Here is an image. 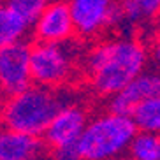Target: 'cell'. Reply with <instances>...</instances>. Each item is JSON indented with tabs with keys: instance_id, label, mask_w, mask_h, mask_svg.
Wrapping results in <instances>:
<instances>
[{
	"instance_id": "3",
	"label": "cell",
	"mask_w": 160,
	"mask_h": 160,
	"mask_svg": "<svg viewBox=\"0 0 160 160\" xmlns=\"http://www.w3.org/2000/svg\"><path fill=\"white\" fill-rule=\"evenodd\" d=\"M139 127L132 114L108 111L88 120L78 139V153L85 160H109L128 153Z\"/></svg>"
},
{
	"instance_id": "5",
	"label": "cell",
	"mask_w": 160,
	"mask_h": 160,
	"mask_svg": "<svg viewBox=\"0 0 160 160\" xmlns=\"http://www.w3.org/2000/svg\"><path fill=\"white\" fill-rule=\"evenodd\" d=\"M76 33L83 39L97 37L109 27L122 25L120 0H67Z\"/></svg>"
},
{
	"instance_id": "15",
	"label": "cell",
	"mask_w": 160,
	"mask_h": 160,
	"mask_svg": "<svg viewBox=\"0 0 160 160\" xmlns=\"http://www.w3.org/2000/svg\"><path fill=\"white\" fill-rule=\"evenodd\" d=\"M7 4L33 27V23L49 4V0H7Z\"/></svg>"
},
{
	"instance_id": "13",
	"label": "cell",
	"mask_w": 160,
	"mask_h": 160,
	"mask_svg": "<svg viewBox=\"0 0 160 160\" xmlns=\"http://www.w3.org/2000/svg\"><path fill=\"white\" fill-rule=\"evenodd\" d=\"M128 157L136 160H160V132L139 130L128 148Z\"/></svg>"
},
{
	"instance_id": "14",
	"label": "cell",
	"mask_w": 160,
	"mask_h": 160,
	"mask_svg": "<svg viewBox=\"0 0 160 160\" xmlns=\"http://www.w3.org/2000/svg\"><path fill=\"white\" fill-rule=\"evenodd\" d=\"M132 118L137 123L139 130L160 132V93L139 104L132 113Z\"/></svg>"
},
{
	"instance_id": "6",
	"label": "cell",
	"mask_w": 160,
	"mask_h": 160,
	"mask_svg": "<svg viewBox=\"0 0 160 160\" xmlns=\"http://www.w3.org/2000/svg\"><path fill=\"white\" fill-rule=\"evenodd\" d=\"M30 46L25 41L0 48V93L16 95L32 85Z\"/></svg>"
},
{
	"instance_id": "11",
	"label": "cell",
	"mask_w": 160,
	"mask_h": 160,
	"mask_svg": "<svg viewBox=\"0 0 160 160\" xmlns=\"http://www.w3.org/2000/svg\"><path fill=\"white\" fill-rule=\"evenodd\" d=\"M32 25L9 4H0V48L25 41Z\"/></svg>"
},
{
	"instance_id": "16",
	"label": "cell",
	"mask_w": 160,
	"mask_h": 160,
	"mask_svg": "<svg viewBox=\"0 0 160 160\" xmlns=\"http://www.w3.org/2000/svg\"><path fill=\"white\" fill-rule=\"evenodd\" d=\"M151 60H153V63H155L157 67L160 69V32L157 33V37L153 39V42H151Z\"/></svg>"
},
{
	"instance_id": "18",
	"label": "cell",
	"mask_w": 160,
	"mask_h": 160,
	"mask_svg": "<svg viewBox=\"0 0 160 160\" xmlns=\"http://www.w3.org/2000/svg\"><path fill=\"white\" fill-rule=\"evenodd\" d=\"M0 125H2V116H0Z\"/></svg>"
},
{
	"instance_id": "7",
	"label": "cell",
	"mask_w": 160,
	"mask_h": 160,
	"mask_svg": "<svg viewBox=\"0 0 160 160\" xmlns=\"http://www.w3.org/2000/svg\"><path fill=\"white\" fill-rule=\"evenodd\" d=\"M88 120V113L81 104H67L58 109V113L53 116V120L42 134V139L46 141L51 151H57L65 146H72L81 137Z\"/></svg>"
},
{
	"instance_id": "1",
	"label": "cell",
	"mask_w": 160,
	"mask_h": 160,
	"mask_svg": "<svg viewBox=\"0 0 160 160\" xmlns=\"http://www.w3.org/2000/svg\"><path fill=\"white\" fill-rule=\"evenodd\" d=\"M148 49L134 37H114L97 42L85 58L92 88L100 97H113L148 63Z\"/></svg>"
},
{
	"instance_id": "12",
	"label": "cell",
	"mask_w": 160,
	"mask_h": 160,
	"mask_svg": "<svg viewBox=\"0 0 160 160\" xmlns=\"http://www.w3.org/2000/svg\"><path fill=\"white\" fill-rule=\"evenodd\" d=\"M120 12L128 27L151 23L160 18V0H120Z\"/></svg>"
},
{
	"instance_id": "2",
	"label": "cell",
	"mask_w": 160,
	"mask_h": 160,
	"mask_svg": "<svg viewBox=\"0 0 160 160\" xmlns=\"http://www.w3.org/2000/svg\"><path fill=\"white\" fill-rule=\"evenodd\" d=\"M71 102H78L76 93L71 90L33 83L23 92L7 97L0 116L5 127L42 136L58 109Z\"/></svg>"
},
{
	"instance_id": "4",
	"label": "cell",
	"mask_w": 160,
	"mask_h": 160,
	"mask_svg": "<svg viewBox=\"0 0 160 160\" xmlns=\"http://www.w3.org/2000/svg\"><path fill=\"white\" fill-rule=\"evenodd\" d=\"M81 58V46L74 37L63 42L37 41L30 46L32 81L44 86H65L74 78Z\"/></svg>"
},
{
	"instance_id": "8",
	"label": "cell",
	"mask_w": 160,
	"mask_h": 160,
	"mask_svg": "<svg viewBox=\"0 0 160 160\" xmlns=\"http://www.w3.org/2000/svg\"><path fill=\"white\" fill-rule=\"evenodd\" d=\"M76 27L67 0H49L42 14L33 23V35L37 41L63 42L74 37Z\"/></svg>"
},
{
	"instance_id": "10",
	"label": "cell",
	"mask_w": 160,
	"mask_h": 160,
	"mask_svg": "<svg viewBox=\"0 0 160 160\" xmlns=\"http://www.w3.org/2000/svg\"><path fill=\"white\" fill-rule=\"evenodd\" d=\"M49 146L42 136H33L5 127L0 130V160H35L49 153Z\"/></svg>"
},
{
	"instance_id": "17",
	"label": "cell",
	"mask_w": 160,
	"mask_h": 160,
	"mask_svg": "<svg viewBox=\"0 0 160 160\" xmlns=\"http://www.w3.org/2000/svg\"><path fill=\"white\" fill-rule=\"evenodd\" d=\"M2 2H7V0H0V4H2Z\"/></svg>"
},
{
	"instance_id": "9",
	"label": "cell",
	"mask_w": 160,
	"mask_h": 160,
	"mask_svg": "<svg viewBox=\"0 0 160 160\" xmlns=\"http://www.w3.org/2000/svg\"><path fill=\"white\" fill-rule=\"evenodd\" d=\"M157 93H160V72L144 69L118 93L109 97V111L132 114L139 104L151 99Z\"/></svg>"
}]
</instances>
